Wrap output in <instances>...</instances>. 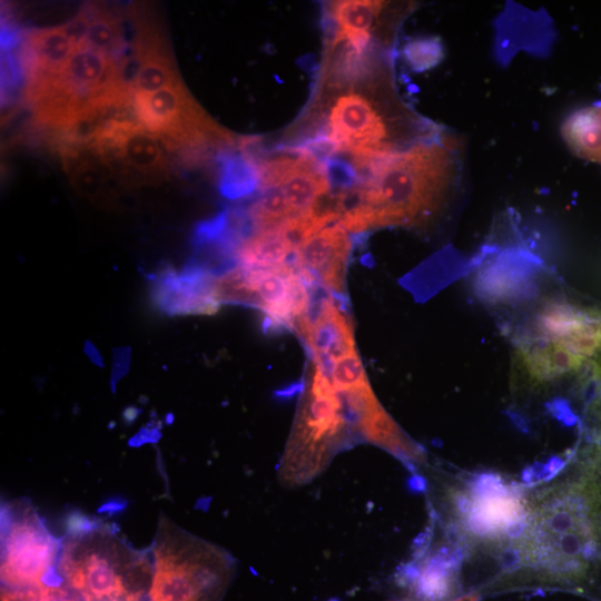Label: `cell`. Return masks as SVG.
<instances>
[{"label":"cell","mask_w":601,"mask_h":601,"mask_svg":"<svg viewBox=\"0 0 601 601\" xmlns=\"http://www.w3.org/2000/svg\"><path fill=\"white\" fill-rule=\"evenodd\" d=\"M351 246L347 230L338 221H333L308 235L299 244L297 253L307 270L328 288L342 294Z\"/></svg>","instance_id":"obj_13"},{"label":"cell","mask_w":601,"mask_h":601,"mask_svg":"<svg viewBox=\"0 0 601 601\" xmlns=\"http://www.w3.org/2000/svg\"><path fill=\"white\" fill-rule=\"evenodd\" d=\"M2 519V580L14 587H40L61 546L24 502L7 505Z\"/></svg>","instance_id":"obj_8"},{"label":"cell","mask_w":601,"mask_h":601,"mask_svg":"<svg viewBox=\"0 0 601 601\" xmlns=\"http://www.w3.org/2000/svg\"><path fill=\"white\" fill-rule=\"evenodd\" d=\"M164 144L139 122L121 125L90 142L114 177L128 186L167 178L170 167Z\"/></svg>","instance_id":"obj_11"},{"label":"cell","mask_w":601,"mask_h":601,"mask_svg":"<svg viewBox=\"0 0 601 601\" xmlns=\"http://www.w3.org/2000/svg\"><path fill=\"white\" fill-rule=\"evenodd\" d=\"M355 173L358 181L341 196L339 224L352 233L385 226H412L441 205L453 175L450 147L421 140L378 155Z\"/></svg>","instance_id":"obj_2"},{"label":"cell","mask_w":601,"mask_h":601,"mask_svg":"<svg viewBox=\"0 0 601 601\" xmlns=\"http://www.w3.org/2000/svg\"><path fill=\"white\" fill-rule=\"evenodd\" d=\"M515 361L533 385L578 373L588 362L559 342L525 336L516 344Z\"/></svg>","instance_id":"obj_14"},{"label":"cell","mask_w":601,"mask_h":601,"mask_svg":"<svg viewBox=\"0 0 601 601\" xmlns=\"http://www.w3.org/2000/svg\"><path fill=\"white\" fill-rule=\"evenodd\" d=\"M522 522L490 592L558 590L601 601V451L577 446L554 477L526 484Z\"/></svg>","instance_id":"obj_1"},{"label":"cell","mask_w":601,"mask_h":601,"mask_svg":"<svg viewBox=\"0 0 601 601\" xmlns=\"http://www.w3.org/2000/svg\"><path fill=\"white\" fill-rule=\"evenodd\" d=\"M135 58L138 68L130 81L134 95H150L183 82L173 59L155 40L138 43Z\"/></svg>","instance_id":"obj_19"},{"label":"cell","mask_w":601,"mask_h":601,"mask_svg":"<svg viewBox=\"0 0 601 601\" xmlns=\"http://www.w3.org/2000/svg\"><path fill=\"white\" fill-rule=\"evenodd\" d=\"M27 42L32 58L30 79L58 76L77 50L65 26L32 30Z\"/></svg>","instance_id":"obj_18"},{"label":"cell","mask_w":601,"mask_h":601,"mask_svg":"<svg viewBox=\"0 0 601 601\" xmlns=\"http://www.w3.org/2000/svg\"><path fill=\"white\" fill-rule=\"evenodd\" d=\"M87 23L82 37L81 48H89L111 57L121 40L119 22L109 13H87ZM80 49V48H79Z\"/></svg>","instance_id":"obj_21"},{"label":"cell","mask_w":601,"mask_h":601,"mask_svg":"<svg viewBox=\"0 0 601 601\" xmlns=\"http://www.w3.org/2000/svg\"><path fill=\"white\" fill-rule=\"evenodd\" d=\"M329 377L336 390H351L370 385L356 351L334 359Z\"/></svg>","instance_id":"obj_22"},{"label":"cell","mask_w":601,"mask_h":601,"mask_svg":"<svg viewBox=\"0 0 601 601\" xmlns=\"http://www.w3.org/2000/svg\"><path fill=\"white\" fill-rule=\"evenodd\" d=\"M138 122L177 146L230 145L235 138L197 104L183 82L150 95H134Z\"/></svg>","instance_id":"obj_7"},{"label":"cell","mask_w":601,"mask_h":601,"mask_svg":"<svg viewBox=\"0 0 601 601\" xmlns=\"http://www.w3.org/2000/svg\"><path fill=\"white\" fill-rule=\"evenodd\" d=\"M237 266L243 268L300 267L297 247L282 227L256 231L235 250Z\"/></svg>","instance_id":"obj_16"},{"label":"cell","mask_w":601,"mask_h":601,"mask_svg":"<svg viewBox=\"0 0 601 601\" xmlns=\"http://www.w3.org/2000/svg\"><path fill=\"white\" fill-rule=\"evenodd\" d=\"M561 132L577 156L601 164V105L571 114L563 122Z\"/></svg>","instance_id":"obj_20"},{"label":"cell","mask_w":601,"mask_h":601,"mask_svg":"<svg viewBox=\"0 0 601 601\" xmlns=\"http://www.w3.org/2000/svg\"><path fill=\"white\" fill-rule=\"evenodd\" d=\"M463 563V551L428 524L414 543L412 559L397 569L395 582L406 601H453L464 592Z\"/></svg>","instance_id":"obj_9"},{"label":"cell","mask_w":601,"mask_h":601,"mask_svg":"<svg viewBox=\"0 0 601 601\" xmlns=\"http://www.w3.org/2000/svg\"><path fill=\"white\" fill-rule=\"evenodd\" d=\"M481 598V595L479 593H475V592H471V593H467V594H463L462 597L453 600V601H479Z\"/></svg>","instance_id":"obj_24"},{"label":"cell","mask_w":601,"mask_h":601,"mask_svg":"<svg viewBox=\"0 0 601 601\" xmlns=\"http://www.w3.org/2000/svg\"><path fill=\"white\" fill-rule=\"evenodd\" d=\"M316 361L334 359L355 351L351 321L331 297L315 322L302 334Z\"/></svg>","instance_id":"obj_15"},{"label":"cell","mask_w":601,"mask_h":601,"mask_svg":"<svg viewBox=\"0 0 601 601\" xmlns=\"http://www.w3.org/2000/svg\"><path fill=\"white\" fill-rule=\"evenodd\" d=\"M60 552L61 572L85 601H140L142 591L131 589L126 574L148 563L111 531L89 523L70 533Z\"/></svg>","instance_id":"obj_6"},{"label":"cell","mask_w":601,"mask_h":601,"mask_svg":"<svg viewBox=\"0 0 601 601\" xmlns=\"http://www.w3.org/2000/svg\"><path fill=\"white\" fill-rule=\"evenodd\" d=\"M407 65L414 71L427 70L443 58V46L436 38H420L407 42L403 50Z\"/></svg>","instance_id":"obj_23"},{"label":"cell","mask_w":601,"mask_h":601,"mask_svg":"<svg viewBox=\"0 0 601 601\" xmlns=\"http://www.w3.org/2000/svg\"><path fill=\"white\" fill-rule=\"evenodd\" d=\"M367 49L358 50L346 41L332 40L321 75L316 114V145L359 164L396 150L393 121L371 82L372 66Z\"/></svg>","instance_id":"obj_3"},{"label":"cell","mask_w":601,"mask_h":601,"mask_svg":"<svg viewBox=\"0 0 601 601\" xmlns=\"http://www.w3.org/2000/svg\"><path fill=\"white\" fill-rule=\"evenodd\" d=\"M385 4L383 1L371 0L331 2L328 13L335 23L333 39L346 41L359 50L370 48L372 30Z\"/></svg>","instance_id":"obj_17"},{"label":"cell","mask_w":601,"mask_h":601,"mask_svg":"<svg viewBox=\"0 0 601 601\" xmlns=\"http://www.w3.org/2000/svg\"><path fill=\"white\" fill-rule=\"evenodd\" d=\"M151 293L157 307L171 315L213 314L221 303L217 277L198 265L161 273Z\"/></svg>","instance_id":"obj_12"},{"label":"cell","mask_w":601,"mask_h":601,"mask_svg":"<svg viewBox=\"0 0 601 601\" xmlns=\"http://www.w3.org/2000/svg\"><path fill=\"white\" fill-rule=\"evenodd\" d=\"M245 156L254 167L257 186L274 184L282 190L292 219L327 210L319 209V203L331 189L328 171L311 151L294 148L258 160Z\"/></svg>","instance_id":"obj_10"},{"label":"cell","mask_w":601,"mask_h":601,"mask_svg":"<svg viewBox=\"0 0 601 601\" xmlns=\"http://www.w3.org/2000/svg\"><path fill=\"white\" fill-rule=\"evenodd\" d=\"M354 442L337 391L329 375L315 363L297 423L279 461L278 477L286 486L304 485Z\"/></svg>","instance_id":"obj_4"},{"label":"cell","mask_w":601,"mask_h":601,"mask_svg":"<svg viewBox=\"0 0 601 601\" xmlns=\"http://www.w3.org/2000/svg\"><path fill=\"white\" fill-rule=\"evenodd\" d=\"M152 552L155 572L149 601H213L234 565L228 552L167 519L158 525Z\"/></svg>","instance_id":"obj_5"}]
</instances>
